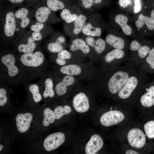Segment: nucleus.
<instances>
[{"instance_id": "1", "label": "nucleus", "mask_w": 154, "mask_h": 154, "mask_svg": "<svg viewBox=\"0 0 154 154\" xmlns=\"http://www.w3.org/2000/svg\"><path fill=\"white\" fill-rule=\"evenodd\" d=\"M106 68L103 84L120 100L129 98L135 92L141 90L147 83V74L127 60L117 66Z\"/></svg>"}, {"instance_id": "2", "label": "nucleus", "mask_w": 154, "mask_h": 154, "mask_svg": "<svg viewBox=\"0 0 154 154\" xmlns=\"http://www.w3.org/2000/svg\"><path fill=\"white\" fill-rule=\"evenodd\" d=\"M89 16L83 12L74 21L69 24L65 23V29L67 35L72 38L78 37L82 33Z\"/></svg>"}, {"instance_id": "3", "label": "nucleus", "mask_w": 154, "mask_h": 154, "mask_svg": "<svg viewBox=\"0 0 154 154\" xmlns=\"http://www.w3.org/2000/svg\"><path fill=\"white\" fill-rule=\"evenodd\" d=\"M125 53L121 49H114L107 53L103 58L104 64L110 68L117 66L124 63L127 60Z\"/></svg>"}, {"instance_id": "4", "label": "nucleus", "mask_w": 154, "mask_h": 154, "mask_svg": "<svg viewBox=\"0 0 154 154\" xmlns=\"http://www.w3.org/2000/svg\"><path fill=\"white\" fill-rule=\"evenodd\" d=\"M97 15L92 13L89 15L87 22L82 32V35L92 37H99L102 29L98 25Z\"/></svg>"}, {"instance_id": "5", "label": "nucleus", "mask_w": 154, "mask_h": 154, "mask_svg": "<svg viewBox=\"0 0 154 154\" xmlns=\"http://www.w3.org/2000/svg\"><path fill=\"white\" fill-rule=\"evenodd\" d=\"M141 91L143 92L140 98L141 105L147 108H154V80L146 83Z\"/></svg>"}, {"instance_id": "6", "label": "nucleus", "mask_w": 154, "mask_h": 154, "mask_svg": "<svg viewBox=\"0 0 154 154\" xmlns=\"http://www.w3.org/2000/svg\"><path fill=\"white\" fill-rule=\"evenodd\" d=\"M146 135L140 129L134 128L128 132L127 138L129 145L135 148H141L146 143Z\"/></svg>"}, {"instance_id": "7", "label": "nucleus", "mask_w": 154, "mask_h": 154, "mask_svg": "<svg viewBox=\"0 0 154 154\" xmlns=\"http://www.w3.org/2000/svg\"><path fill=\"white\" fill-rule=\"evenodd\" d=\"M65 140L64 134L61 132L52 133L44 139L43 147L47 151L54 150L61 146Z\"/></svg>"}, {"instance_id": "8", "label": "nucleus", "mask_w": 154, "mask_h": 154, "mask_svg": "<svg viewBox=\"0 0 154 154\" xmlns=\"http://www.w3.org/2000/svg\"><path fill=\"white\" fill-rule=\"evenodd\" d=\"M44 56L40 51L24 53L21 56L20 60L25 66L36 67L41 65L44 60Z\"/></svg>"}, {"instance_id": "9", "label": "nucleus", "mask_w": 154, "mask_h": 154, "mask_svg": "<svg viewBox=\"0 0 154 154\" xmlns=\"http://www.w3.org/2000/svg\"><path fill=\"white\" fill-rule=\"evenodd\" d=\"M33 116L30 112L20 113L16 115L15 120L17 129L20 133L27 132L31 127Z\"/></svg>"}, {"instance_id": "10", "label": "nucleus", "mask_w": 154, "mask_h": 154, "mask_svg": "<svg viewBox=\"0 0 154 154\" xmlns=\"http://www.w3.org/2000/svg\"><path fill=\"white\" fill-rule=\"evenodd\" d=\"M124 114L118 110H110L105 113L100 119L101 123L105 126H110L117 124L125 118Z\"/></svg>"}, {"instance_id": "11", "label": "nucleus", "mask_w": 154, "mask_h": 154, "mask_svg": "<svg viewBox=\"0 0 154 154\" xmlns=\"http://www.w3.org/2000/svg\"><path fill=\"white\" fill-rule=\"evenodd\" d=\"M83 12L78 4H72L62 10L60 16L65 23L69 24L75 20Z\"/></svg>"}, {"instance_id": "12", "label": "nucleus", "mask_w": 154, "mask_h": 154, "mask_svg": "<svg viewBox=\"0 0 154 154\" xmlns=\"http://www.w3.org/2000/svg\"><path fill=\"white\" fill-rule=\"evenodd\" d=\"M130 48L132 51H137V56L133 64L139 67L141 61L147 56L150 50V48L146 45H142L137 41L134 40L131 42Z\"/></svg>"}, {"instance_id": "13", "label": "nucleus", "mask_w": 154, "mask_h": 154, "mask_svg": "<svg viewBox=\"0 0 154 154\" xmlns=\"http://www.w3.org/2000/svg\"><path fill=\"white\" fill-rule=\"evenodd\" d=\"M82 38L84 39L89 46L97 54H102L105 51L106 47V42L99 37L86 36L82 35Z\"/></svg>"}, {"instance_id": "14", "label": "nucleus", "mask_w": 154, "mask_h": 154, "mask_svg": "<svg viewBox=\"0 0 154 154\" xmlns=\"http://www.w3.org/2000/svg\"><path fill=\"white\" fill-rule=\"evenodd\" d=\"M73 105L74 108L77 112H85L89 108L88 99L85 93H79L74 97L73 100Z\"/></svg>"}, {"instance_id": "15", "label": "nucleus", "mask_w": 154, "mask_h": 154, "mask_svg": "<svg viewBox=\"0 0 154 154\" xmlns=\"http://www.w3.org/2000/svg\"><path fill=\"white\" fill-rule=\"evenodd\" d=\"M104 141L98 134L93 135L87 143L85 152L87 154H94L97 152L103 147Z\"/></svg>"}, {"instance_id": "16", "label": "nucleus", "mask_w": 154, "mask_h": 154, "mask_svg": "<svg viewBox=\"0 0 154 154\" xmlns=\"http://www.w3.org/2000/svg\"><path fill=\"white\" fill-rule=\"evenodd\" d=\"M139 67L147 74L154 73V47L141 61Z\"/></svg>"}, {"instance_id": "17", "label": "nucleus", "mask_w": 154, "mask_h": 154, "mask_svg": "<svg viewBox=\"0 0 154 154\" xmlns=\"http://www.w3.org/2000/svg\"><path fill=\"white\" fill-rule=\"evenodd\" d=\"M1 61L7 67L8 74L10 76L14 77L18 74L19 70L15 65V60L13 55L9 54L3 55L1 58Z\"/></svg>"}, {"instance_id": "18", "label": "nucleus", "mask_w": 154, "mask_h": 154, "mask_svg": "<svg viewBox=\"0 0 154 154\" xmlns=\"http://www.w3.org/2000/svg\"><path fill=\"white\" fill-rule=\"evenodd\" d=\"M4 31L5 35L9 37L13 36L16 29L15 15L13 12H9L6 14Z\"/></svg>"}, {"instance_id": "19", "label": "nucleus", "mask_w": 154, "mask_h": 154, "mask_svg": "<svg viewBox=\"0 0 154 154\" xmlns=\"http://www.w3.org/2000/svg\"><path fill=\"white\" fill-rule=\"evenodd\" d=\"M69 48L72 52L80 51L84 54H88L90 52L89 46L82 38L77 37L73 38Z\"/></svg>"}, {"instance_id": "20", "label": "nucleus", "mask_w": 154, "mask_h": 154, "mask_svg": "<svg viewBox=\"0 0 154 154\" xmlns=\"http://www.w3.org/2000/svg\"><path fill=\"white\" fill-rule=\"evenodd\" d=\"M75 78L72 76L67 75L55 86V90L59 96L64 95L66 92L67 87L73 84L75 82Z\"/></svg>"}, {"instance_id": "21", "label": "nucleus", "mask_w": 154, "mask_h": 154, "mask_svg": "<svg viewBox=\"0 0 154 154\" xmlns=\"http://www.w3.org/2000/svg\"><path fill=\"white\" fill-rule=\"evenodd\" d=\"M104 0H78L81 9L87 12H93L104 4Z\"/></svg>"}, {"instance_id": "22", "label": "nucleus", "mask_w": 154, "mask_h": 154, "mask_svg": "<svg viewBox=\"0 0 154 154\" xmlns=\"http://www.w3.org/2000/svg\"><path fill=\"white\" fill-rule=\"evenodd\" d=\"M72 0H47V7L52 11H56L62 10L72 4Z\"/></svg>"}, {"instance_id": "23", "label": "nucleus", "mask_w": 154, "mask_h": 154, "mask_svg": "<svg viewBox=\"0 0 154 154\" xmlns=\"http://www.w3.org/2000/svg\"><path fill=\"white\" fill-rule=\"evenodd\" d=\"M66 41V38L63 35H58L54 41L48 44V49L51 52L58 53L64 49L63 44L65 43Z\"/></svg>"}, {"instance_id": "24", "label": "nucleus", "mask_w": 154, "mask_h": 154, "mask_svg": "<svg viewBox=\"0 0 154 154\" xmlns=\"http://www.w3.org/2000/svg\"><path fill=\"white\" fill-rule=\"evenodd\" d=\"M106 43L114 49L123 50L125 47L124 40L121 37L110 34L106 37Z\"/></svg>"}, {"instance_id": "25", "label": "nucleus", "mask_w": 154, "mask_h": 154, "mask_svg": "<svg viewBox=\"0 0 154 154\" xmlns=\"http://www.w3.org/2000/svg\"><path fill=\"white\" fill-rule=\"evenodd\" d=\"M115 20L116 22L121 27L125 34L129 35L132 33V29L127 23L128 21L127 16L121 14H118L116 16Z\"/></svg>"}, {"instance_id": "26", "label": "nucleus", "mask_w": 154, "mask_h": 154, "mask_svg": "<svg viewBox=\"0 0 154 154\" xmlns=\"http://www.w3.org/2000/svg\"><path fill=\"white\" fill-rule=\"evenodd\" d=\"M144 25H146L149 30L154 29V20L151 17L141 14L138 16V20L135 21V26L137 28H141Z\"/></svg>"}, {"instance_id": "27", "label": "nucleus", "mask_w": 154, "mask_h": 154, "mask_svg": "<svg viewBox=\"0 0 154 154\" xmlns=\"http://www.w3.org/2000/svg\"><path fill=\"white\" fill-rule=\"evenodd\" d=\"M52 11L48 7H42L38 8L35 13V17L37 21L41 23L46 22Z\"/></svg>"}, {"instance_id": "28", "label": "nucleus", "mask_w": 154, "mask_h": 154, "mask_svg": "<svg viewBox=\"0 0 154 154\" xmlns=\"http://www.w3.org/2000/svg\"><path fill=\"white\" fill-rule=\"evenodd\" d=\"M60 71L62 73L72 76L80 74L82 72V69L78 65L70 64L62 66L60 68Z\"/></svg>"}, {"instance_id": "29", "label": "nucleus", "mask_w": 154, "mask_h": 154, "mask_svg": "<svg viewBox=\"0 0 154 154\" xmlns=\"http://www.w3.org/2000/svg\"><path fill=\"white\" fill-rule=\"evenodd\" d=\"M28 14V10L25 8L19 9L15 12V17L21 20V25L22 28H25L29 23L30 19L27 17Z\"/></svg>"}, {"instance_id": "30", "label": "nucleus", "mask_w": 154, "mask_h": 154, "mask_svg": "<svg viewBox=\"0 0 154 154\" xmlns=\"http://www.w3.org/2000/svg\"><path fill=\"white\" fill-rule=\"evenodd\" d=\"M43 118L42 121L43 125L47 127L50 123L54 122L56 119L54 112L50 108L47 107L44 109L43 111Z\"/></svg>"}, {"instance_id": "31", "label": "nucleus", "mask_w": 154, "mask_h": 154, "mask_svg": "<svg viewBox=\"0 0 154 154\" xmlns=\"http://www.w3.org/2000/svg\"><path fill=\"white\" fill-rule=\"evenodd\" d=\"M35 40L32 36L28 38L26 44H21L18 47V51L21 52L27 53L33 52L36 46V44L34 42Z\"/></svg>"}, {"instance_id": "32", "label": "nucleus", "mask_w": 154, "mask_h": 154, "mask_svg": "<svg viewBox=\"0 0 154 154\" xmlns=\"http://www.w3.org/2000/svg\"><path fill=\"white\" fill-rule=\"evenodd\" d=\"M57 55L56 62L60 66H64L66 63V60L70 59L72 57L71 53L64 49L57 53Z\"/></svg>"}, {"instance_id": "33", "label": "nucleus", "mask_w": 154, "mask_h": 154, "mask_svg": "<svg viewBox=\"0 0 154 154\" xmlns=\"http://www.w3.org/2000/svg\"><path fill=\"white\" fill-rule=\"evenodd\" d=\"M54 112L56 119H59L64 115L70 114L71 112V109L67 105H65L63 106H59L55 108Z\"/></svg>"}, {"instance_id": "34", "label": "nucleus", "mask_w": 154, "mask_h": 154, "mask_svg": "<svg viewBox=\"0 0 154 154\" xmlns=\"http://www.w3.org/2000/svg\"><path fill=\"white\" fill-rule=\"evenodd\" d=\"M44 84L45 88L43 94V97L44 98L48 97H53L54 95V93L53 89V83L52 79L49 78L46 79Z\"/></svg>"}, {"instance_id": "35", "label": "nucleus", "mask_w": 154, "mask_h": 154, "mask_svg": "<svg viewBox=\"0 0 154 154\" xmlns=\"http://www.w3.org/2000/svg\"><path fill=\"white\" fill-rule=\"evenodd\" d=\"M148 121L144 125V129L148 139H154V118Z\"/></svg>"}, {"instance_id": "36", "label": "nucleus", "mask_w": 154, "mask_h": 154, "mask_svg": "<svg viewBox=\"0 0 154 154\" xmlns=\"http://www.w3.org/2000/svg\"><path fill=\"white\" fill-rule=\"evenodd\" d=\"M29 90L32 94L34 101L36 103H38L42 99V97L40 93L38 85L36 84H32L29 86Z\"/></svg>"}, {"instance_id": "37", "label": "nucleus", "mask_w": 154, "mask_h": 154, "mask_svg": "<svg viewBox=\"0 0 154 154\" xmlns=\"http://www.w3.org/2000/svg\"><path fill=\"white\" fill-rule=\"evenodd\" d=\"M7 91L3 88L0 89V106L4 105L7 102Z\"/></svg>"}, {"instance_id": "38", "label": "nucleus", "mask_w": 154, "mask_h": 154, "mask_svg": "<svg viewBox=\"0 0 154 154\" xmlns=\"http://www.w3.org/2000/svg\"><path fill=\"white\" fill-rule=\"evenodd\" d=\"M133 0H119V6L122 8H125L131 5Z\"/></svg>"}, {"instance_id": "39", "label": "nucleus", "mask_w": 154, "mask_h": 154, "mask_svg": "<svg viewBox=\"0 0 154 154\" xmlns=\"http://www.w3.org/2000/svg\"><path fill=\"white\" fill-rule=\"evenodd\" d=\"M44 26L43 23L38 22L36 23L35 25H31V29L33 31L36 30L41 31L43 28Z\"/></svg>"}, {"instance_id": "40", "label": "nucleus", "mask_w": 154, "mask_h": 154, "mask_svg": "<svg viewBox=\"0 0 154 154\" xmlns=\"http://www.w3.org/2000/svg\"><path fill=\"white\" fill-rule=\"evenodd\" d=\"M40 31L39 30H36L32 33V36L35 40L38 41L41 40L42 36Z\"/></svg>"}, {"instance_id": "41", "label": "nucleus", "mask_w": 154, "mask_h": 154, "mask_svg": "<svg viewBox=\"0 0 154 154\" xmlns=\"http://www.w3.org/2000/svg\"><path fill=\"white\" fill-rule=\"evenodd\" d=\"M135 5L134 7V12L137 13L139 12L141 9L140 0H134Z\"/></svg>"}, {"instance_id": "42", "label": "nucleus", "mask_w": 154, "mask_h": 154, "mask_svg": "<svg viewBox=\"0 0 154 154\" xmlns=\"http://www.w3.org/2000/svg\"><path fill=\"white\" fill-rule=\"evenodd\" d=\"M126 154H139L137 151L132 150H128L125 152Z\"/></svg>"}, {"instance_id": "43", "label": "nucleus", "mask_w": 154, "mask_h": 154, "mask_svg": "<svg viewBox=\"0 0 154 154\" xmlns=\"http://www.w3.org/2000/svg\"><path fill=\"white\" fill-rule=\"evenodd\" d=\"M9 1L13 3H20L23 1L24 0H8Z\"/></svg>"}, {"instance_id": "44", "label": "nucleus", "mask_w": 154, "mask_h": 154, "mask_svg": "<svg viewBox=\"0 0 154 154\" xmlns=\"http://www.w3.org/2000/svg\"><path fill=\"white\" fill-rule=\"evenodd\" d=\"M153 6L154 7V3H153ZM151 17L154 20V9L152 10L151 12Z\"/></svg>"}, {"instance_id": "45", "label": "nucleus", "mask_w": 154, "mask_h": 154, "mask_svg": "<svg viewBox=\"0 0 154 154\" xmlns=\"http://www.w3.org/2000/svg\"><path fill=\"white\" fill-rule=\"evenodd\" d=\"M3 145L1 144H0V151H2V150L3 148Z\"/></svg>"}, {"instance_id": "46", "label": "nucleus", "mask_w": 154, "mask_h": 154, "mask_svg": "<svg viewBox=\"0 0 154 154\" xmlns=\"http://www.w3.org/2000/svg\"><path fill=\"white\" fill-rule=\"evenodd\" d=\"M112 107L111 108H110V109L111 110H112Z\"/></svg>"}]
</instances>
